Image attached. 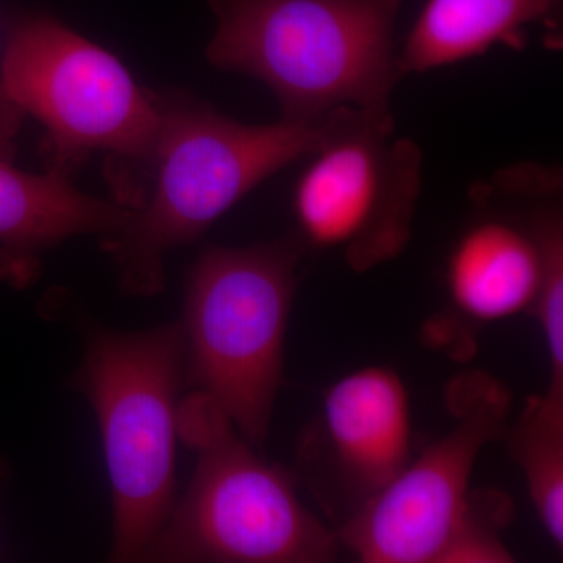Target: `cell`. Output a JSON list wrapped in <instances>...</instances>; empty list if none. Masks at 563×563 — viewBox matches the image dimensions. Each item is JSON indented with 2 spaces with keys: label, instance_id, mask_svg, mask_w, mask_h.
Instances as JSON below:
<instances>
[{
  "label": "cell",
  "instance_id": "obj_1",
  "mask_svg": "<svg viewBox=\"0 0 563 563\" xmlns=\"http://www.w3.org/2000/svg\"><path fill=\"white\" fill-rule=\"evenodd\" d=\"M162 128L143 201L103 239L124 295L165 288V258L195 243L225 211L291 163L309 157L328 131L317 122L243 124L187 91H161Z\"/></svg>",
  "mask_w": 563,
  "mask_h": 563
},
{
  "label": "cell",
  "instance_id": "obj_2",
  "mask_svg": "<svg viewBox=\"0 0 563 563\" xmlns=\"http://www.w3.org/2000/svg\"><path fill=\"white\" fill-rule=\"evenodd\" d=\"M207 2L217 20L207 60L266 85L279 101L280 120L390 110L402 77L393 33L404 0Z\"/></svg>",
  "mask_w": 563,
  "mask_h": 563
},
{
  "label": "cell",
  "instance_id": "obj_3",
  "mask_svg": "<svg viewBox=\"0 0 563 563\" xmlns=\"http://www.w3.org/2000/svg\"><path fill=\"white\" fill-rule=\"evenodd\" d=\"M0 87L46 129L47 172L69 177L102 152L118 202L139 209L162 128L161 91L144 88L117 55L46 13L10 22Z\"/></svg>",
  "mask_w": 563,
  "mask_h": 563
},
{
  "label": "cell",
  "instance_id": "obj_4",
  "mask_svg": "<svg viewBox=\"0 0 563 563\" xmlns=\"http://www.w3.org/2000/svg\"><path fill=\"white\" fill-rule=\"evenodd\" d=\"M179 439L195 473L144 561L324 563L340 540L310 512L290 473L269 465L202 393L180 404Z\"/></svg>",
  "mask_w": 563,
  "mask_h": 563
},
{
  "label": "cell",
  "instance_id": "obj_5",
  "mask_svg": "<svg viewBox=\"0 0 563 563\" xmlns=\"http://www.w3.org/2000/svg\"><path fill=\"white\" fill-rule=\"evenodd\" d=\"M306 244L296 235L209 247L185 292V384L220 407L252 448H263L284 374L285 336Z\"/></svg>",
  "mask_w": 563,
  "mask_h": 563
},
{
  "label": "cell",
  "instance_id": "obj_6",
  "mask_svg": "<svg viewBox=\"0 0 563 563\" xmlns=\"http://www.w3.org/2000/svg\"><path fill=\"white\" fill-rule=\"evenodd\" d=\"M74 384L90 399L101 429L113 498L111 561H144L174 507L181 322L143 332L91 331Z\"/></svg>",
  "mask_w": 563,
  "mask_h": 563
},
{
  "label": "cell",
  "instance_id": "obj_7",
  "mask_svg": "<svg viewBox=\"0 0 563 563\" xmlns=\"http://www.w3.org/2000/svg\"><path fill=\"white\" fill-rule=\"evenodd\" d=\"M299 176L292 211L306 246L342 252L355 273L398 257L412 236L422 152L390 110L339 109Z\"/></svg>",
  "mask_w": 563,
  "mask_h": 563
},
{
  "label": "cell",
  "instance_id": "obj_8",
  "mask_svg": "<svg viewBox=\"0 0 563 563\" xmlns=\"http://www.w3.org/2000/svg\"><path fill=\"white\" fill-rule=\"evenodd\" d=\"M450 431L410 459L376 498L340 526V544L365 563H443L472 510V477L507 432L512 398L490 374H463L448 391Z\"/></svg>",
  "mask_w": 563,
  "mask_h": 563
},
{
  "label": "cell",
  "instance_id": "obj_9",
  "mask_svg": "<svg viewBox=\"0 0 563 563\" xmlns=\"http://www.w3.org/2000/svg\"><path fill=\"white\" fill-rule=\"evenodd\" d=\"M412 459L410 396L385 366L355 369L325 391L301 446L302 474L340 526L361 512Z\"/></svg>",
  "mask_w": 563,
  "mask_h": 563
},
{
  "label": "cell",
  "instance_id": "obj_10",
  "mask_svg": "<svg viewBox=\"0 0 563 563\" xmlns=\"http://www.w3.org/2000/svg\"><path fill=\"white\" fill-rule=\"evenodd\" d=\"M132 213L77 190L69 177L22 172L0 158V272L25 282L44 252L85 233L121 231Z\"/></svg>",
  "mask_w": 563,
  "mask_h": 563
},
{
  "label": "cell",
  "instance_id": "obj_11",
  "mask_svg": "<svg viewBox=\"0 0 563 563\" xmlns=\"http://www.w3.org/2000/svg\"><path fill=\"white\" fill-rule=\"evenodd\" d=\"M543 272L542 243L531 228L485 220L455 243L444 282L461 317L488 324L532 312Z\"/></svg>",
  "mask_w": 563,
  "mask_h": 563
},
{
  "label": "cell",
  "instance_id": "obj_12",
  "mask_svg": "<svg viewBox=\"0 0 563 563\" xmlns=\"http://www.w3.org/2000/svg\"><path fill=\"white\" fill-rule=\"evenodd\" d=\"M562 0H428L399 52L404 74L479 57L492 47L523 49L531 27L561 32Z\"/></svg>",
  "mask_w": 563,
  "mask_h": 563
},
{
  "label": "cell",
  "instance_id": "obj_13",
  "mask_svg": "<svg viewBox=\"0 0 563 563\" xmlns=\"http://www.w3.org/2000/svg\"><path fill=\"white\" fill-rule=\"evenodd\" d=\"M510 451L544 531L563 547V402L531 396L509 433Z\"/></svg>",
  "mask_w": 563,
  "mask_h": 563
},
{
  "label": "cell",
  "instance_id": "obj_14",
  "mask_svg": "<svg viewBox=\"0 0 563 563\" xmlns=\"http://www.w3.org/2000/svg\"><path fill=\"white\" fill-rule=\"evenodd\" d=\"M531 229L542 243L544 272L542 287L532 312L539 318L550 358L548 399L563 402V225L561 211L539 210Z\"/></svg>",
  "mask_w": 563,
  "mask_h": 563
},
{
  "label": "cell",
  "instance_id": "obj_15",
  "mask_svg": "<svg viewBox=\"0 0 563 563\" xmlns=\"http://www.w3.org/2000/svg\"><path fill=\"white\" fill-rule=\"evenodd\" d=\"M22 120L24 114L7 99L5 92L0 87V158L13 162Z\"/></svg>",
  "mask_w": 563,
  "mask_h": 563
}]
</instances>
